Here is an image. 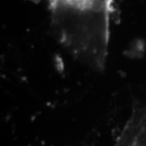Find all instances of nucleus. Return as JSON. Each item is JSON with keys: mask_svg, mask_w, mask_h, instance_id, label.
<instances>
[{"mask_svg": "<svg viewBox=\"0 0 146 146\" xmlns=\"http://www.w3.org/2000/svg\"><path fill=\"white\" fill-rule=\"evenodd\" d=\"M112 0H52V28L60 44L95 71L106 65Z\"/></svg>", "mask_w": 146, "mask_h": 146, "instance_id": "obj_1", "label": "nucleus"}]
</instances>
